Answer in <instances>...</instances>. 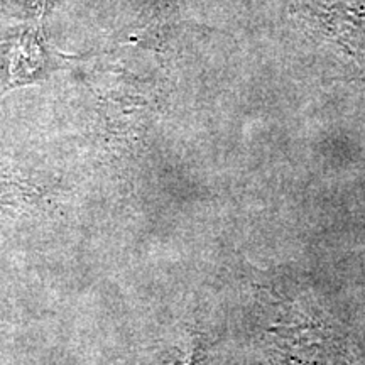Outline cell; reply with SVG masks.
Returning a JSON list of instances; mask_svg holds the SVG:
<instances>
[{
  "label": "cell",
  "instance_id": "1",
  "mask_svg": "<svg viewBox=\"0 0 365 365\" xmlns=\"http://www.w3.org/2000/svg\"><path fill=\"white\" fill-rule=\"evenodd\" d=\"M66 56L48 43L39 22L0 36V98L7 91L48 80Z\"/></svg>",
  "mask_w": 365,
  "mask_h": 365
},
{
  "label": "cell",
  "instance_id": "3",
  "mask_svg": "<svg viewBox=\"0 0 365 365\" xmlns=\"http://www.w3.org/2000/svg\"><path fill=\"white\" fill-rule=\"evenodd\" d=\"M182 365H190V364H188V362H186V364H182Z\"/></svg>",
  "mask_w": 365,
  "mask_h": 365
},
{
  "label": "cell",
  "instance_id": "2",
  "mask_svg": "<svg viewBox=\"0 0 365 365\" xmlns=\"http://www.w3.org/2000/svg\"><path fill=\"white\" fill-rule=\"evenodd\" d=\"M59 0H0V12L39 22Z\"/></svg>",
  "mask_w": 365,
  "mask_h": 365
}]
</instances>
